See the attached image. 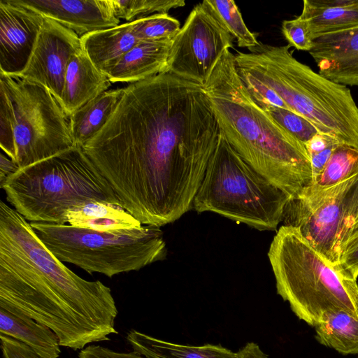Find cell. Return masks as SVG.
I'll list each match as a JSON object with an SVG mask.
<instances>
[{
	"instance_id": "cell-1",
	"label": "cell",
	"mask_w": 358,
	"mask_h": 358,
	"mask_svg": "<svg viewBox=\"0 0 358 358\" xmlns=\"http://www.w3.org/2000/svg\"><path fill=\"white\" fill-rule=\"evenodd\" d=\"M220 131L202 85L161 73L124 87L83 149L122 206L160 227L192 208Z\"/></svg>"
},
{
	"instance_id": "cell-2",
	"label": "cell",
	"mask_w": 358,
	"mask_h": 358,
	"mask_svg": "<svg viewBox=\"0 0 358 358\" xmlns=\"http://www.w3.org/2000/svg\"><path fill=\"white\" fill-rule=\"evenodd\" d=\"M0 308L47 326L74 350L117 334L111 289L66 266L30 222L0 201Z\"/></svg>"
},
{
	"instance_id": "cell-3",
	"label": "cell",
	"mask_w": 358,
	"mask_h": 358,
	"mask_svg": "<svg viewBox=\"0 0 358 358\" xmlns=\"http://www.w3.org/2000/svg\"><path fill=\"white\" fill-rule=\"evenodd\" d=\"M203 87L221 131L250 166L291 198L313 186L306 146L252 98L229 50L222 54Z\"/></svg>"
},
{
	"instance_id": "cell-4",
	"label": "cell",
	"mask_w": 358,
	"mask_h": 358,
	"mask_svg": "<svg viewBox=\"0 0 358 358\" xmlns=\"http://www.w3.org/2000/svg\"><path fill=\"white\" fill-rule=\"evenodd\" d=\"M290 48L259 43L249 52H236V69L272 89L320 134L358 149V106L350 90L298 61Z\"/></svg>"
},
{
	"instance_id": "cell-5",
	"label": "cell",
	"mask_w": 358,
	"mask_h": 358,
	"mask_svg": "<svg viewBox=\"0 0 358 358\" xmlns=\"http://www.w3.org/2000/svg\"><path fill=\"white\" fill-rule=\"evenodd\" d=\"M0 187L29 222L65 224L69 210L93 201L122 206L110 185L78 146L19 169Z\"/></svg>"
},
{
	"instance_id": "cell-6",
	"label": "cell",
	"mask_w": 358,
	"mask_h": 358,
	"mask_svg": "<svg viewBox=\"0 0 358 358\" xmlns=\"http://www.w3.org/2000/svg\"><path fill=\"white\" fill-rule=\"evenodd\" d=\"M268 256L278 294L299 320L313 327L328 310L358 317V283L340 266L328 264L298 229L282 225Z\"/></svg>"
},
{
	"instance_id": "cell-7",
	"label": "cell",
	"mask_w": 358,
	"mask_h": 358,
	"mask_svg": "<svg viewBox=\"0 0 358 358\" xmlns=\"http://www.w3.org/2000/svg\"><path fill=\"white\" fill-rule=\"evenodd\" d=\"M291 197L250 166L222 131L192 208L213 212L261 231L282 221Z\"/></svg>"
},
{
	"instance_id": "cell-8",
	"label": "cell",
	"mask_w": 358,
	"mask_h": 358,
	"mask_svg": "<svg viewBox=\"0 0 358 358\" xmlns=\"http://www.w3.org/2000/svg\"><path fill=\"white\" fill-rule=\"evenodd\" d=\"M47 248L61 262L108 278L163 260L166 243L158 227L96 231L69 224L30 222Z\"/></svg>"
},
{
	"instance_id": "cell-9",
	"label": "cell",
	"mask_w": 358,
	"mask_h": 358,
	"mask_svg": "<svg viewBox=\"0 0 358 358\" xmlns=\"http://www.w3.org/2000/svg\"><path fill=\"white\" fill-rule=\"evenodd\" d=\"M0 86L5 90L13 110V161L20 169L74 146L69 117L45 87L1 73Z\"/></svg>"
},
{
	"instance_id": "cell-10",
	"label": "cell",
	"mask_w": 358,
	"mask_h": 358,
	"mask_svg": "<svg viewBox=\"0 0 358 358\" xmlns=\"http://www.w3.org/2000/svg\"><path fill=\"white\" fill-rule=\"evenodd\" d=\"M358 218V171L322 190H306L287 202L282 222L298 229L322 257L339 266L343 245Z\"/></svg>"
},
{
	"instance_id": "cell-11",
	"label": "cell",
	"mask_w": 358,
	"mask_h": 358,
	"mask_svg": "<svg viewBox=\"0 0 358 358\" xmlns=\"http://www.w3.org/2000/svg\"><path fill=\"white\" fill-rule=\"evenodd\" d=\"M232 36L201 3L196 5L172 39L164 73L203 85Z\"/></svg>"
},
{
	"instance_id": "cell-12",
	"label": "cell",
	"mask_w": 358,
	"mask_h": 358,
	"mask_svg": "<svg viewBox=\"0 0 358 358\" xmlns=\"http://www.w3.org/2000/svg\"><path fill=\"white\" fill-rule=\"evenodd\" d=\"M80 49L78 35L45 17L28 64L16 76L43 86L59 102L68 64Z\"/></svg>"
},
{
	"instance_id": "cell-13",
	"label": "cell",
	"mask_w": 358,
	"mask_h": 358,
	"mask_svg": "<svg viewBox=\"0 0 358 358\" xmlns=\"http://www.w3.org/2000/svg\"><path fill=\"white\" fill-rule=\"evenodd\" d=\"M44 20L17 0H0V73L18 76L24 70Z\"/></svg>"
},
{
	"instance_id": "cell-14",
	"label": "cell",
	"mask_w": 358,
	"mask_h": 358,
	"mask_svg": "<svg viewBox=\"0 0 358 358\" xmlns=\"http://www.w3.org/2000/svg\"><path fill=\"white\" fill-rule=\"evenodd\" d=\"M20 4L72 30L80 37L120 24L110 0H17Z\"/></svg>"
},
{
	"instance_id": "cell-15",
	"label": "cell",
	"mask_w": 358,
	"mask_h": 358,
	"mask_svg": "<svg viewBox=\"0 0 358 358\" xmlns=\"http://www.w3.org/2000/svg\"><path fill=\"white\" fill-rule=\"evenodd\" d=\"M308 52L322 76L345 86L358 87V27L314 39Z\"/></svg>"
},
{
	"instance_id": "cell-16",
	"label": "cell",
	"mask_w": 358,
	"mask_h": 358,
	"mask_svg": "<svg viewBox=\"0 0 358 358\" xmlns=\"http://www.w3.org/2000/svg\"><path fill=\"white\" fill-rule=\"evenodd\" d=\"M111 82L91 62L82 49L68 64L59 103L69 117L89 101L108 90Z\"/></svg>"
},
{
	"instance_id": "cell-17",
	"label": "cell",
	"mask_w": 358,
	"mask_h": 358,
	"mask_svg": "<svg viewBox=\"0 0 358 358\" xmlns=\"http://www.w3.org/2000/svg\"><path fill=\"white\" fill-rule=\"evenodd\" d=\"M172 39L140 41L103 73L111 83H134L164 73Z\"/></svg>"
},
{
	"instance_id": "cell-18",
	"label": "cell",
	"mask_w": 358,
	"mask_h": 358,
	"mask_svg": "<svg viewBox=\"0 0 358 358\" xmlns=\"http://www.w3.org/2000/svg\"><path fill=\"white\" fill-rule=\"evenodd\" d=\"M299 15L314 39L358 27V0H304Z\"/></svg>"
},
{
	"instance_id": "cell-19",
	"label": "cell",
	"mask_w": 358,
	"mask_h": 358,
	"mask_svg": "<svg viewBox=\"0 0 358 358\" xmlns=\"http://www.w3.org/2000/svg\"><path fill=\"white\" fill-rule=\"evenodd\" d=\"M140 41L131 22L85 34L80 37L81 49L101 71L113 65Z\"/></svg>"
},
{
	"instance_id": "cell-20",
	"label": "cell",
	"mask_w": 358,
	"mask_h": 358,
	"mask_svg": "<svg viewBox=\"0 0 358 358\" xmlns=\"http://www.w3.org/2000/svg\"><path fill=\"white\" fill-rule=\"evenodd\" d=\"M0 334L24 343L41 358H58L61 353L59 338L52 329L3 308H0Z\"/></svg>"
},
{
	"instance_id": "cell-21",
	"label": "cell",
	"mask_w": 358,
	"mask_h": 358,
	"mask_svg": "<svg viewBox=\"0 0 358 358\" xmlns=\"http://www.w3.org/2000/svg\"><path fill=\"white\" fill-rule=\"evenodd\" d=\"M68 224L96 231L141 228L143 224L122 206L102 201L90 202L66 213Z\"/></svg>"
},
{
	"instance_id": "cell-22",
	"label": "cell",
	"mask_w": 358,
	"mask_h": 358,
	"mask_svg": "<svg viewBox=\"0 0 358 358\" xmlns=\"http://www.w3.org/2000/svg\"><path fill=\"white\" fill-rule=\"evenodd\" d=\"M127 340L133 351L146 358H237L236 352L221 345H181L133 329L128 332Z\"/></svg>"
},
{
	"instance_id": "cell-23",
	"label": "cell",
	"mask_w": 358,
	"mask_h": 358,
	"mask_svg": "<svg viewBox=\"0 0 358 358\" xmlns=\"http://www.w3.org/2000/svg\"><path fill=\"white\" fill-rule=\"evenodd\" d=\"M124 93L123 88L108 90L89 101L69 117L74 146L83 148L105 125Z\"/></svg>"
},
{
	"instance_id": "cell-24",
	"label": "cell",
	"mask_w": 358,
	"mask_h": 358,
	"mask_svg": "<svg viewBox=\"0 0 358 358\" xmlns=\"http://www.w3.org/2000/svg\"><path fill=\"white\" fill-rule=\"evenodd\" d=\"M314 328L320 344L342 355H358V317L343 310H328Z\"/></svg>"
},
{
	"instance_id": "cell-25",
	"label": "cell",
	"mask_w": 358,
	"mask_h": 358,
	"mask_svg": "<svg viewBox=\"0 0 358 358\" xmlns=\"http://www.w3.org/2000/svg\"><path fill=\"white\" fill-rule=\"evenodd\" d=\"M358 171V149L341 144L332 153L323 171L307 190H322L351 178Z\"/></svg>"
},
{
	"instance_id": "cell-26",
	"label": "cell",
	"mask_w": 358,
	"mask_h": 358,
	"mask_svg": "<svg viewBox=\"0 0 358 358\" xmlns=\"http://www.w3.org/2000/svg\"><path fill=\"white\" fill-rule=\"evenodd\" d=\"M202 3L223 27L237 41L238 45L248 49L259 42L245 25L239 9L232 0H204Z\"/></svg>"
},
{
	"instance_id": "cell-27",
	"label": "cell",
	"mask_w": 358,
	"mask_h": 358,
	"mask_svg": "<svg viewBox=\"0 0 358 358\" xmlns=\"http://www.w3.org/2000/svg\"><path fill=\"white\" fill-rule=\"evenodd\" d=\"M115 16L127 22L185 5L183 0H110Z\"/></svg>"
},
{
	"instance_id": "cell-28",
	"label": "cell",
	"mask_w": 358,
	"mask_h": 358,
	"mask_svg": "<svg viewBox=\"0 0 358 358\" xmlns=\"http://www.w3.org/2000/svg\"><path fill=\"white\" fill-rule=\"evenodd\" d=\"M131 22L139 41L173 39L181 28L180 22L168 13H156Z\"/></svg>"
},
{
	"instance_id": "cell-29",
	"label": "cell",
	"mask_w": 358,
	"mask_h": 358,
	"mask_svg": "<svg viewBox=\"0 0 358 358\" xmlns=\"http://www.w3.org/2000/svg\"><path fill=\"white\" fill-rule=\"evenodd\" d=\"M260 107L304 145L320 134L310 121L289 110L271 106Z\"/></svg>"
},
{
	"instance_id": "cell-30",
	"label": "cell",
	"mask_w": 358,
	"mask_h": 358,
	"mask_svg": "<svg viewBox=\"0 0 358 358\" xmlns=\"http://www.w3.org/2000/svg\"><path fill=\"white\" fill-rule=\"evenodd\" d=\"M0 146L12 160L15 158L13 113L10 99L0 86Z\"/></svg>"
},
{
	"instance_id": "cell-31",
	"label": "cell",
	"mask_w": 358,
	"mask_h": 358,
	"mask_svg": "<svg viewBox=\"0 0 358 358\" xmlns=\"http://www.w3.org/2000/svg\"><path fill=\"white\" fill-rule=\"evenodd\" d=\"M281 30L291 47L307 52L312 49L313 41L307 25L299 16L292 20H283Z\"/></svg>"
},
{
	"instance_id": "cell-32",
	"label": "cell",
	"mask_w": 358,
	"mask_h": 358,
	"mask_svg": "<svg viewBox=\"0 0 358 358\" xmlns=\"http://www.w3.org/2000/svg\"><path fill=\"white\" fill-rule=\"evenodd\" d=\"M340 268L355 280L358 277V232L353 234L343 245Z\"/></svg>"
},
{
	"instance_id": "cell-33",
	"label": "cell",
	"mask_w": 358,
	"mask_h": 358,
	"mask_svg": "<svg viewBox=\"0 0 358 358\" xmlns=\"http://www.w3.org/2000/svg\"><path fill=\"white\" fill-rule=\"evenodd\" d=\"M0 338L3 358H41L23 343L1 334Z\"/></svg>"
},
{
	"instance_id": "cell-34",
	"label": "cell",
	"mask_w": 358,
	"mask_h": 358,
	"mask_svg": "<svg viewBox=\"0 0 358 358\" xmlns=\"http://www.w3.org/2000/svg\"><path fill=\"white\" fill-rule=\"evenodd\" d=\"M78 358H146L137 352H117L101 345H89L78 354Z\"/></svg>"
},
{
	"instance_id": "cell-35",
	"label": "cell",
	"mask_w": 358,
	"mask_h": 358,
	"mask_svg": "<svg viewBox=\"0 0 358 358\" xmlns=\"http://www.w3.org/2000/svg\"><path fill=\"white\" fill-rule=\"evenodd\" d=\"M341 145L338 141L331 143L321 152L310 155L314 179L323 171L334 150Z\"/></svg>"
},
{
	"instance_id": "cell-36",
	"label": "cell",
	"mask_w": 358,
	"mask_h": 358,
	"mask_svg": "<svg viewBox=\"0 0 358 358\" xmlns=\"http://www.w3.org/2000/svg\"><path fill=\"white\" fill-rule=\"evenodd\" d=\"M334 141H337L330 136L320 133L310 139L305 146L310 155L322 151Z\"/></svg>"
},
{
	"instance_id": "cell-37",
	"label": "cell",
	"mask_w": 358,
	"mask_h": 358,
	"mask_svg": "<svg viewBox=\"0 0 358 358\" xmlns=\"http://www.w3.org/2000/svg\"><path fill=\"white\" fill-rule=\"evenodd\" d=\"M20 167L10 158L6 157L3 153L0 155V185L2 184L8 177L15 173Z\"/></svg>"
},
{
	"instance_id": "cell-38",
	"label": "cell",
	"mask_w": 358,
	"mask_h": 358,
	"mask_svg": "<svg viewBox=\"0 0 358 358\" xmlns=\"http://www.w3.org/2000/svg\"><path fill=\"white\" fill-rule=\"evenodd\" d=\"M236 354L237 358H268L259 346L254 342L248 343Z\"/></svg>"
},
{
	"instance_id": "cell-39",
	"label": "cell",
	"mask_w": 358,
	"mask_h": 358,
	"mask_svg": "<svg viewBox=\"0 0 358 358\" xmlns=\"http://www.w3.org/2000/svg\"><path fill=\"white\" fill-rule=\"evenodd\" d=\"M357 232H358V218H357V221H356L355 224H354V227H353V228H352V234H351L350 237H351L353 234H356V233H357Z\"/></svg>"
}]
</instances>
